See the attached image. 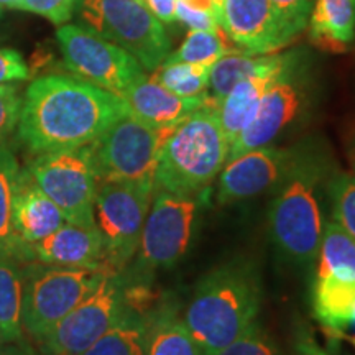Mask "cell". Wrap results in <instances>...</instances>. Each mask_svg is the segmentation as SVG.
<instances>
[{
	"mask_svg": "<svg viewBox=\"0 0 355 355\" xmlns=\"http://www.w3.org/2000/svg\"><path fill=\"white\" fill-rule=\"evenodd\" d=\"M123 97L69 74H46L26 87L17 133L32 155L96 141L123 115Z\"/></svg>",
	"mask_w": 355,
	"mask_h": 355,
	"instance_id": "obj_1",
	"label": "cell"
},
{
	"mask_svg": "<svg viewBox=\"0 0 355 355\" xmlns=\"http://www.w3.org/2000/svg\"><path fill=\"white\" fill-rule=\"evenodd\" d=\"M337 163L319 139L296 144L286 175L275 188L268 207V234L278 254L301 266L314 265L326 225L324 204Z\"/></svg>",
	"mask_w": 355,
	"mask_h": 355,
	"instance_id": "obj_2",
	"label": "cell"
},
{
	"mask_svg": "<svg viewBox=\"0 0 355 355\" xmlns=\"http://www.w3.org/2000/svg\"><path fill=\"white\" fill-rule=\"evenodd\" d=\"M261 279L250 260L235 259L199 279L181 314L204 355H216L257 322Z\"/></svg>",
	"mask_w": 355,
	"mask_h": 355,
	"instance_id": "obj_3",
	"label": "cell"
},
{
	"mask_svg": "<svg viewBox=\"0 0 355 355\" xmlns=\"http://www.w3.org/2000/svg\"><path fill=\"white\" fill-rule=\"evenodd\" d=\"M229 150L230 144L211 99L165 133L158 152L155 189L198 198L219 176Z\"/></svg>",
	"mask_w": 355,
	"mask_h": 355,
	"instance_id": "obj_4",
	"label": "cell"
},
{
	"mask_svg": "<svg viewBox=\"0 0 355 355\" xmlns=\"http://www.w3.org/2000/svg\"><path fill=\"white\" fill-rule=\"evenodd\" d=\"M319 101V76L306 48L288 51L286 63L265 92L254 121L230 144L229 158L275 145L308 121Z\"/></svg>",
	"mask_w": 355,
	"mask_h": 355,
	"instance_id": "obj_5",
	"label": "cell"
},
{
	"mask_svg": "<svg viewBox=\"0 0 355 355\" xmlns=\"http://www.w3.org/2000/svg\"><path fill=\"white\" fill-rule=\"evenodd\" d=\"M109 268H73L43 261L21 263V327L38 344L53 326L86 300Z\"/></svg>",
	"mask_w": 355,
	"mask_h": 355,
	"instance_id": "obj_6",
	"label": "cell"
},
{
	"mask_svg": "<svg viewBox=\"0 0 355 355\" xmlns=\"http://www.w3.org/2000/svg\"><path fill=\"white\" fill-rule=\"evenodd\" d=\"M76 25L109 40L155 71L171 53L165 26L141 0H76Z\"/></svg>",
	"mask_w": 355,
	"mask_h": 355,
	"instance_id": "obj_7",
	"label": "cell"
},
{
	"mask_svg": "<svg viewBox=\"0 0 355 355\" xmlns=\"http://www.w3.org/2000/svg\"><path fill=\"white\" fill-rule=\"evenodd\" d=\"M198 201L155 189L146 214L140 245L122 272L128 282L145 283L159 270L175 266L188 252L196 224Z\"/></svg>",
	"mask_w": 355,
	"mask_h": 355,
	"instance_id": "obj_8",
	"label": "cell"
},
{
	"mask_svg": "<svg viewBox=\"0 0 355 355\" xmlns=\"http://www.w3.org/2000/svg\"><path fill=\"white\" fill-rule=\"evenodd\" d=\"M25 168L40 189L60 207L66 220L96 227L94 201L101 180L92 144L35 155Z\"/></svg>",
	"mask_w": 355,
	"mask_h": 355,
	"instance_id": "obj_9",
	"label": "cell"
},
{
	"mask_svg": "<svg viewBox=\"0 0 355 355\" xmlns=\"http://www.w3.org/2000/svg\"><path fill=\"white\" fill-rule=\"evenodd\" d=\"M314 263V318L340 334L355 322V241L332 217L324 225Z\"/></svg>",
	"mask_w": 355,
	"mask_h": 355,
	"instance_id": "obj_10",
	"label": "cell"
},
{
	"mask_svg": "<svg viewBox=\"0 0 355 355\" xmlns=\"http://www.w3.org/2000/svg\"><path fill=\"white\" fill-rule=\"evenodd\" d=\"M128 306L127 278L110 270L101 285L37 344L43 355H81L114 326Z\"/></svg>",
	"mask_w": 355,
	"mask_h": 355,
	"instance_id": "obj_11",
	"label": "cell"
},
{
	"mask_svg": "<svg viewBox=\"0 0 355 355\" xmlns=\"http://www.w3.org/2000/svg\"><path fill=\"white\" fill-rule=\"evenodd\" d=\"M153 188L105 181L94 201V224L110 270L127 268L140 245L141 230L153 199Z\"/></svg>",
	"mask_w": 355,
	"mask_h": 355,
	"instance_id": "obj_12",
	"label": "cell"
},
{
	"mask_svg": "<svg viewBox=\"0 0 355 355\" xmlns=\"http://www.w3.org/2000/svg\"><path fill=\"white\" fill-rule=\"evenodd\" d=\"M166 132L145 125L132 114L114 122L92 141L101 183H133L155 189L158 152Z\"/></svg>",
	"mask_w": 355,
	"mask_h": 355,
	"instance_id": "obj_13",
	"label": "cell"
},
{
	"mask_svg": "<svg viewBox=\"0 0 355 355\" xmlns=\"http://www.w3.org/2000/svg\"><path fill=\"white\" fill-rule=\"evenodd\" d=\"M56 42L69 73L112 94L122 97L145 76V69L130 53L76 24L61 25Z\"/></svg>",
	"mask_w": 355,
	"mask_h": 355,
	"instance_id": "obj_14",
	"label": "cell"
},
{
	"mask_svg": "<svg viewBox=\"0 0 355 355\" xmlns=\"http://www.w3.org/2000/svg\"><path fill=\"white\" fill-rule=\"evenodd\" d=\"M296 153L293 146H260L229 158L219 173L217 202H242L272 191L286 175Z\"/></svg>",
	"mask_w": 355,
	"mask_h": 355,
	"instance_id": "obj_15",
	"label": "cell"
},
{
	"mask_svg": "<svg viewBox=\"0 0 355 355\" xmlns=\"http://www.w3.org/2000/svg\"><path fill=\"white\" fill-rule=\"evenodd\" d=\"M222 30L250 55H270L286 46L270 0H222Z\"/></svg>",
	"mask_w": 355,
	"mask_h": 355,
	"instance_id": "obj_16",
	"label": "cell"
},
{
	"mask_svg": "<svg viewBox=\"0 0 355 355\" xmlns=\"http://www.w3.org/2000/svg\"><path fill=\"white\" fill-rule=\"evenodd\" d=\"M122 97L133 117L157 130H170L211 101L209 96L188 99L173 94L146 74L128 87Z\"/></svg>",
	"mask_w": 355,
	"mask_h": 355,
	"instance_id": "obj_17",
	"label": "cell"
},
{
	"mask_svg": "<svg viewBox=\"0 0 355 355\" xmlns=\"http://www.w3.org/2000/svg\"><path fill=\"white\" fill-rule=\"evenodd\" d=\"M30 252L33 260L43 263L73 268H107L99 230L71 222H66L43 241L33 243Z\"/></svg>",
	"mask_w": 355,
	"mask_h": 355,
	"instance_id": "obj_18",
	"label": "cell"
},
{
	"mask_svg": "<svg viewBox=\"0 0 355 355\" xmlns=\"http://www.w3.org/2000/svg\"><path fill=\"white\" fill-rule=\"evenodd\" d=\"M286 58L288 51L275 53L270 64H266L254 76L243 79L237 86H234L232 91L224 99L217 102L216 112L229 144H232L248 127V123L254 121L265 92L277 79L279 71L283 69Z\"/></svg>",
	"mask_w": 355,
	"mask_h": 355,
	"instance_id": "obj_19",
	"label": "cell"
},
{
	"mask_svg": "<svg viewBox=\"0 0 355 355\" xmlns=\"http://www.w3.org/2000/svg\"><path fill=\"white\" fill-rule=\"evenodd\" d=\"M13 229L25 245L32 247L66 224L63 212L35 183L26 168H21L15 201H13Z\"/></svg>",
	"mask_w": 355,
	"mask_h": 355,
	"instance_id": "obj_20",
	"label": "cell"
},
{
	"mask_svg": "<svg viewBox=\"0 0 355 355\" xmlns=\"http://www.w3.org/2000/svg\"><path fill=\"white\" fill-rule=\"evenodd\" d=\"M311 42L329 53H344L355 42V0H314L308 20Z\"/></svg>",
	"mask_w": 355,
	"mask_h": 355,
	"instance_id": "obj_21",
	"label": "cell"
},
{
	"mask_svg": "<svg viewBox=\"0 0 355 355\" xmlns=\"http://www.w3.org/2000/svg\"><path fill=\"white\" fill-rule=\"evenodd\" d=\"M21 166L19 158L8 145L0 146V259H15L26 263L32 261L30 247L17 237L13 229V201Z\"/></svg>",
	"mask_w": 355,
	"mask_h": 355,
	"instance_id": "obj_22",
	"label": "cell"
},
{
	"mask_svg": "<svg viewBox=\"0 0 355 355\" xmlns=\"http://www.w3.org/2000/svg\"><path fill=\"white\" fill-rule=\"evenodd\" d=\"M144 355H204L178 311L162 306L146 313Z\"/></svg>",
	"mask_w": 355,
	"mask_h": 355,
	"instance_id": "obj_23",
	"label": "cell"
},
{
	"mask_svg": "<svg viewBox=\"0 0 355 355\" xmlns=\"http://www.w3.org/2000/svg\"><path fill=\"white\" fill-rule=\"evenodd\" d=\"M146 313L128 304L122 318L81 355H144Z\"/></svg>",
	"mask_w": 355,
	"mask_h": 355,
	"instance_id": "obj_24",
	"label": "cell"
},
{
	"mask_svg": "<svg viewBox=\"0 0 355 355\" xmlns=\"http://www.w3.org/2000/svg\"><path fill=\"white\" fill-rule=\"evenodd\" d=\"M0 339L3 344L24 339L21 261L15 259H0Z\"/></svg>",
	"mask_w": 355,
	"mask_h": 355,
	"instance_id": "obj_25",
	"label": "cell"
},
{
	"mask_svg": "<svg viewBox=\"0 0 355 355\" xmlns=\"http://www.w3.org/2000/svg\"><path fill=\"white\" fill-rule=\"evenodd\" d=\"M275 53L270 55H250V53H227L217 60L211 66L209 73V97L214 101V104L224 99L225 96L232 91L234 86L243 79L254 76L270 64L273 60Z\"/></svg>",
	"mask_w": 355,
	"mask_h": 355,
	"instance_id": "obj_26",
	"label": "cell"
},
{
	"mask_svg": "<svg viewBox=\"0 0 355 355\" xmlns=\"http://www.w3.org/2000/svg\"><path fill=\"white\" fill-rule=\"evenodd\" d=\"M152 73L155 81L176 96L188 97V99L209 96L207 92H209L211 66L163 61Z\"/></svg>",
	"mask_w": 355,
	"mask_h": 355,
	"instance_id": "obj_27",
	"label": "cell"
},
{
	"mask_svg": "<svg viewBox=\"0 0 355 355\" xmlns=\"http://www.w3.org/2000/svg\"><path fill=\"white\" fill-rule=\"evenodd\" d=\"M224 30H189L188 37L176 51L168 55V63H189L212 66L217 60L227 55L229 48L224 42Z\"/></svg>",
	"mask_w": 355,
	"mask_h": 355,
	"instance_id": "obj_28",
	"label": "cell"
},
{
	"mask_svg": "<svg viewBox=\"0 0 355 355\" xmlns=\"http://www.w3.org/2000/svg\"><path fill=\"white\" fill-rule=\"evenodd\" d=\"M327 193L332 219L355 241V176L337 168Z\"/></svg>",
	"mask_w": 355,
	"mask_h": 355,
	"instance_id": "obj_29",
	"label": "cell"
},
{
	"mask_svg": "<svg viewBox=\"0 0 355 355\" xmlns=\"http://www.w3.org/2000/svg\"><path fill=\"white\" fill-rule=\"evenodd\" d=\"M285 43H291L308 28L314 0H270Z\"/></svg>",
	"mask_w": 355,
	"mask_h": 355,
	"instance_id": "obj_30",
	"label": "cell"
},
{
	"mask_svg": "<svg viewBox=\"0 0 355 355\" xmlns=\"http://www.w3.org/2000/svg\"><path fill=\"white\" fill-rule=\"evenodd\" d=\"M216 355H283V352L277 340L255 322L245 334Z\"/></svg>",
	"mask_w": 355,
	"mask_h": 355,
	"instance_id": "obj_31",
	"label": "cell"
},
{
	"mask_svg": "<svg viewBox=\"0 0 355 355\" xmlns=\"http://www.w3.org/2000/svg\"><path fill=\"white\" fill-rule=\"evenodd\" d=\"M21 101L19 84H0V146L7 145L19 125Z\"/></svg>",
	"mask_w": 355,
	"mask_h": 355,
	"instance_id": "obj_32",
	"label": "cell"
},
{
	"mask_svg": "<svg viewBox=\"0 0 355 355\" xmlns=\"http://www.w3.org/2000/svg\"><path fill=\"white\" fill-rule=\"evenodd\" d=\"M10 8L35 13L61 26L73 19L76 0H15Z\"/></svg>",
	"mask_w": 355,
	"mask_h": 355,
	"instance_id": "obj_33",
	"label": "cell"
},
{
	"mask_svg": "<svg viewBox=\"0 0 355 355\" xmlns=\"http://www.w3.org/2000/svg\"><path fill=\"white\" fill-rule=\"evenodd\" d=\"M30 76V66L20 51L0 46V84H20L28 81Z\"/></svg>",
	"mask_w": 355,
	"mask_h": 355,
	"instance_id": "obj_34",
	"label": "cell"
},
{
	"mask_svg": "<svg viewBox=\"0 0 355 355\" xmlns=\"http://www.w3.org/2000/svg\"><path fill=\"white\" fill-rule=\"evenodd\" d=\"M176 20L183 21L189 30H212L220 28V21L214 13L196 10V8H191L181 0H176Z\"/></svg>",
	"mask_w": 355,
	"mask_h": 355,
	"instance_id": "obj_35",
	"label": "cell"
},
{
	"mask_svg": "<svg viewBox=\"0 0 355 355\" xmlns=\"http://www.w3.org/2000/svg\"><path fill=\"white\" fill-rule=\"evenodd\" d=\"M295 352L296 355H331L326 349H322L311 334L308 327H300L295 337Z\"/></svg>",
	"mask_w": 355,
	"mask_h": 355,
	"instance_id": "obj_36",
	"label": "cell"
},
{
	"mask_svg": "<svg viewBox=\"0 0 355 355\" xmlns=\"http://www.w3.org/2000/svg\"><path fill=\"white\" fill-rule=\"evenodd\" d=\"M141 2L162 24H173L176 20V0H141Z\"/></svg>",
	"mask_w": 355,
	"mask_h": 355,
	"instance_id": "obj_37",
	"label": "cell"
},
{
	"mask_svg": "<svg viewBox=\"0 0 355 355\" xmlns=\"http://www.w3.org/2000/svg\"><path fill=\"white\" fill-rule=\"evenodd\" d=\"M0 355H43L37 347H33L32 343L28 340L20 339L17 343H10L7 344L6 347H2V352Z\"/></svg>",
	"mask_w": 355,
	"mask_h": 355,
	"instance_id": "obj_38",
	"label": "cell"
},
{
	"mask_svg": "<svg viewBox=\"0 0 355 355\" xmlns=\"http://www.w3.org/2000/svg\"><path fill=\"white\" fill-rule=\"evenodd\" d=\"M181 2L186 3V6L191 8H196V10L214 13V15L220 21V28H222V8L217 6L216 0H181Z\"/></svg>",
	"mask_w": 355,
	"mask_h": 355,
	"instance_id": "obj_39",
	"label": "cell"
},
{
	"mask_svg": "<svg viewBox=\"0 0 355 355\" xmlns=\"http://www.w3.org/2000/svg\"><path fill=\"white\" fill-rule=\"evenodd\" d=\"M350 165H352V175L355 176V130L352 135V140H350Z\"/></svg>",
	"mask_w": 355,
	"mask_h": 355,
	"instance_id": "obj_40",
	"label": "cell"
},
{
	"mask_svg": "<svg viewBox=\"0 0 355 355\" xmlns=\"http://www.w3.org/2000/svg\"><path fill=\"white\" fill-rule=\"evenodd\" d=\"M13 2H15V0H0V7H3V8L8 7V8H10L13 6Z\"/></svg>",
	"mask_w": 355,
	"mask_h": 355,
	"instance_id": "obj_41",
	"label": "cell"
},
{
	"mask_svg": "<svg viewBox=\"0 0 355 355\" xmlns=\"http://www.w3.org/2000/svg\"><path fill=\"white\" fill-rule=\"evenodd\" d=\"M344 339H347L350 344H352V347L355 349V336H344Z\"/></svg>",
	"mask_w": 355,
	"mask_h": 355,
	"instance_id": "obj_42",
	"label": "cell"
},
{
	"mask_svg": "<svg viewBox=\"0 0 355 355\" xmlns=\"http://www.w3.org/2000/svg\"><path fill=\"white\" fill-rule=\"evenodd\" d=\"M2 17H3V7H0V20H2Z\"/></svg>",
	"mask_w": 355,
	"mask_h": 355,
	"instance_id": "obj_43",
	"label": "cell"
},
{
	"mask_svg": "<svg viewBox=\"0 0 355 355\" xmlns=\"http://www.w3.org/2000/svg\"><path fill=\"white\" fill-rule=\"evenodd\" d=\"M216 2H217V6H219V7L222 8V0H216Z\"/></svg>",
	"mask_w": 355,
	"mask_h": 355,
	"instance_id": "obj_44",
	"label": "cell"
},
{
	"mask_svg": "<svg viewBox=\"0 0 355 355\" xmlns=\"http://www.w3.org/2000/svg\"><path fill=\"white\" fill-rule=\"evenodd\" d=\"M2 344H3V343H2V339H0V352H2V347H3Z\"/></svg>",
	"mask_w": 355,
	"mask_h": 355,
	"instance_id": "obj_45",
	"label": "cell"
}]
</instances>
